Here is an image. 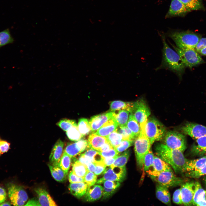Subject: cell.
<instances>
[{
  "label": "cell",
  "instance_id": "cell-1",
  "mask_svg": "<svg viewBox=\"0 0 206 206\" xmlns=\"http://www.w3.org/2000/svg\"><path fill=\"white\" fill-rule=\"evenodd\" d=\"M155 150L158 157L171 167L176 173H185L189 160L185 157L183 152L169 148L163 144H158Z\"/></svg>",
  "mask_w": 206,
  "mask_h": 206
},
{
  "label": "cell",
  "instance_id": "cell-2",
  "mask_svg": "<svg viewBox=\"0 0 206 206\" xmlns=\"http://www.w3.org/2000/svg\"><path fill=\"white\" fill-rule=\"evenodd\" d=\"M161 37L163 44L162 59L161 65L156 69L169 70L175 73L181 79L186 67L178 53L167 43L165 36L162 35Z\"/></svg>",
  "mask_w": 206,
  "mask_h": 206
},
{
  "label": "cell",
  "instance_id": "cell-3",
  "mask_svg": "<svg viewBox=\"0 0 206 206\" xmlns=\"http://www.w3.org/2000/svg\"><path fill=\"white\" fill-rule=\"evenodd\" d=\"M167 35L174 41L177 47L182 49H195L201 38L199 34L189 31L172 30Z\"/></svg>",
  "mask_w": 206,
  "mask_h": 206
},
{
  "label": "cell",
  "instance_id": "cell-4",
  "mask_svg": "<svg viewBox=\"0 0 206 206\" xmlns=\"http://www.w3.org/2000/svg\"><path fill=\"white\" fill-rule=\"evenodd\" d=\"M147 171L154 181L167 188L182 185L184 182L182 179L175 176L172 171L158 172L153 170Z\"/></svg>",
  "mask_w": 206,
  "mask_h": 206
},
{
  "label": "cell",
  "instance_id": "cell-5",
  "mask_svg": "<svg viewBox=\"0 0 206 206\" xmlns=\"http://www.w3.org/2000/svg\"><path fill=\"white\" fill-rule=\"evenodd\" d=\"M145 131L151 144L156 141L162 140L166 133L164 126L153 117H148V118L145 125Z\"/></svg>",
  "mask_w": 206,
  "mask_h": 206
},
{
  "label": "cell",
  "instance_id": "cell-6",
  "mask_svg": "<svg viewBox=\"0 0 206 206\" xmlns=\"http://www.w3.org/2000/svg\"><path fill=\"white\" fill-rule=\"evenodd\" d=\"M151 144L146 134L145 129H141L139 135L134 141V150L136 162L140 168L143 167L144 158L150 149Z\"/></svg>",
  "mask_w": 206,
  "mask_h": 206
},
{
  "label": "cell",
  "instance_id": "cell-7",
  "mask_svg": "<svg viewBox=\"0 0 206 206\" xmlns=\"http://www.w3.org/2000/svg\"><path fill=\"white\" fill-rule=\"evenodd\" d=\"M171 44L179 55L186 67L191 68L204 62L199 53L195 49H180Z\"/></svg>",
  "mask_w": 206,
  "mask_h": 206
},
{
  "label": "cell",
  "instance_id": "cell-8",
  "mask_svg": "<svg viewBox=\"0 0 206 206\" xmlns=\"http://www.w3.org/2000/svg\"><path fill=\"white\" fill-rule=\"evenodd\" d=\"M164 144L171 148L179 150L183 152L186 148L185 136L175 131H169L164 136Z\"/></svg>",
  "mask_w": 206,
  "mask_h": 206
},
{
  "label": "cell",
  "instance_id": "cell-9",
  "mask_svg": "<svg viewBox=\"0 0 206 206\" xmlns=\"http://www.w3.org/2000/svg\"><path fill=\"white\" fill-rule=\"evenodd\" d=\"M8 195L12 204L23 206L28 199L27 194L21 187L13 183L7 185Z\"/></svg>",
  "mask_w": 206,
  "mask_h": 206
},
{
  "label": "cell",
  "instance_id": "cell-10",
  "mask_svg": "<svg viewBox=\"0 0 206 206\" xmlns=\"http://www.w3.org/2000/svg\"><path fill=\"white\" fill-rule=\"evenodd\" d=\"M132 113L140 124L141 129H145L146 123L150 114L149 108L145 101L141 99L134 102Z\"/></svg>",
  "mask_w": 206,
  "mask_h": 206
},
{
  "label": "cell",
  "instance_id": "cell-11",
  "mask_svg": "<svg viewBox=\"0 0 206 206\" xmlns=\"http://www.w3.org/2000/svg\"><path fill=\"white\" fill-rule=\"evenodd\" d=\"M105 169L104 172V175L98 180L96 183L101 184L106 181H116L122 182L126 176V170L125 166L117 167L111 165Z\"/></svg>",
  "mask_w": 206,
  "mask_h": 206
},
{
  "label": "cell",
  "instance_id": "cell-12",
  "mask_svg": "<svg viewBox=\"0 0 206 206\" xmlns=\"http://www.w3.org/2000/svg\"><path fill=\"white\" fill-rule=\"evenodd\" d=\"M183 133L196 139L206 136V126L192 122H188L181 128Z\"/></svg>",
  "mask_w": 206,
  "mask_h": 206
},
{
  "label": "cell",
  "instance_id": "cell-13",
  "mask_svg": "<svg viewBox=\"0 0 206 206\" xmlns=\"http://www.w3.org/2000/svg\"><path fill=\"white\" fill-rule=\"evenodd\" d=\"M191 11L180 0H171L169 10L165 15V18L184 16Z\"/></svg>",
  "mask_w": 206,
  "mask_h": 206
},
{
  "label": "cell",
  "instance_id": "cell-14",
  "mask_svg": "<svg viewBox=\"0 0 206 206\" xmlns=\"http://www.w3.org/2000/svg\"><path fill=\"white\" fill-rule=\"evenodd\" d=\"M195 189V182H188L181 185L180 190L182 201L184 205H193Z\"/></svg>",
  "mask_w": 206,
  "mask_h": 206
},
{
  "label": "cell",
  "instance_id": "cell-15",
  "mask_svg": "<svg viewBox=\"0 0 206 206\" xmlns=\"http://www.w3.org/2000/svg\"><path fill=\"white\" fill-rule=\"evenodd\" d=\"M114 112H111L94 116L89 120L92 131L95 132L104 124L113 117Z\"/></svg>",
  "mask_w": 206,
  "mask_h": 206
},
{
  "label": "cell",
  "instance_id": "cell-16",
  "mask_svg": "<svg viewBox=\"0 0 206 206\" xmlns=\"http://www.w3.org/2000/svg\"><path fill=\"white\" fill-rule=\"evenodd\" d=\"M64 143L60 139L58 140L53 146L49 157L50 164L59 167L63 153Z\"/></svg>",
  "mask_w": 206,
  "mask_h": 206
},
{
  "label": "cell",
  "instance_id": "cell-17",
  "mask_svg": "<svg viewBox=\"0 0 206 206\" xmlns=\"http://www.w3.org/2000/svg\"><path fill=\"white\" fill-rule=\"evenodd\" d=\"M103 187L99 185H94L88 187L85 195V200L92 202L99 199L102 196Z\"/></svg>",
  "mask_w": 206,
  "mask_h": 206
},
{
  "label": "cell",
  "instance_id": "cell-18",
  "mask_svg": "<svg viewBox=\"0 0 206 206\" xmlns=\"http://www.w3.org/2000/svg\"><path fill=\"white\" fill-rule=\"evenodd\" d=\"M34 191L37 195L38 199L41 206H57L48 192L45 189L38 187L35 188Z\"/></svg>",
  "mask_w": 206,
  "mask_h": 206
},
{
  "label": "cell",
  "instance_id": "cell-19",
  "mask_svg": "<svg viewBox=\"0 0 206 206\" xmlns=\"http://www.w3.org/2000/svg\"><path fill=\"white\" fill-rule=\"evenodd\" d=\"M195 189L193 205L206 206V190L203 189L199 182H195Z\"/></svg>",
  "mask_w": 206,
  "mask_h": 206
},
{
  "label": "cell",
  "instance_id": "cell-20",
  "mask_svg": "<svg viewBox=\"0 0 206 206\" xmlns=\"http://www.w3.org/2000/svg\"><path fill=\"white\" fill-rule=\"evenodd\" d=\"M195 140L192 145L191 152L194 156L202 157L206 156V136Z\"/></svg>",
  "mask_w": 206,
  "mask_h": 206
},
{
  "label": "cell",
  "instance_id": "cell-21",
  "mask_svg": "<svg viewBox=\"0 0 206 206\" xmlns=\"http://www.w3.org/2000/svg\"><path fill=\"white\" fill-rule=\"evenodd\" d=\"M118 126L116 120L113 117L104 124L95 133L100 136L106 137L116 130Z\"/></svg>",
  "mask_w": 206,
  "mask_h": 206
},
{
  "label": "cell",
  "instance_id": "cell-22",
  "mask_svg": "<svg viewBox=\"0 0 206 206\" xmlns=\"http://www.w3.org/2000/svg\"><path fill=\"white\" fill-rule=\"evenodd\" d=\"M88 187L85 182L70 183L68 188L72 195L79 199L85 195Z\"/></svg>",
  "mask_w": 206,
  "mask_h": 206
},
{
  "label": "cell",
  "instance_id": "cell-23",
  "mask_svg": "<svg viewBox=\"0 0 206 206\" xmlns=\"http://www.w3.org/2000/svg\"><path fill=\"white\" fill-rule=\"evenodd\" d=\"M88 142L89 148H92L98 151L102 146L108 141L106 137L100 136L93 133L89 136Z\"/></svg>",
  "mask_w": 206,
  "mask_h": 206
},
{
  "label": "cell",
  "instance_id": "cell-24",
  "mask_svg": "<svg viewBox=\"0 0 206 206\" xmlns=\"http://www.w3.org/2000/svg\"><path fill=\"white\" fill-rule=\"evenodd\" d=\"M134 102H126L120 100L112 102L110 104V109L111 112H114L117 110H125L129 113L132 112Z\"/></svg>",
  "mask_w": 206,
  "mask_h": 206
},
{
  "label": "cell",
  "instance_id": "cell-25",
  "mask_svg": "<svg viewBox=\"0 0 206 206\" xmlns=\"http://www.w3.org/2000/svg\"><path fill=\"white\" fill-rule=\"evenodd\" d=\"M156 196L160 201L167 205H171V197L167 188L160 185L156 186Z\"/></svg>",
  "mask_w": 206,
  "mask_h": 206
},
{
  "label": "cell",
  "instance_id": "cell-26",
  "mask_svg": "<svg viewBox=\"0 0 206 206\" xmlns=\"http://www.w3.org/2000/svg\"><path fill=\"white\" fill-rule=\"evenodd\" d=\"M206 164V156L201 158L191 160H188L186 169V172L197 170Z\"/></svg>",
  "mask_w": 206,
  "mask_h": 206
},
{
  "label": "cell",
  "instance_id": "cell-27",
  "mask_svg": "<svg viewBox=\"0 0 206 206\" xmlns=\"http://www.w3.org/2000/svg\"><path fill=\"white\" fill-rule=\"evenodd\" d=\"M48 166L52 177L56 181L63 182L66 181L68 173L58 167L51 164H48Z\"/></svg>",
  "mask_w": 206,
  "mask_h": 206
},
{
  "label": "cell",
  "instance_id": "cell-28",
  "mask_svg": "<svg viewBox=\"0 0 206 206\" xmlns=\"http://www.w3.org/2000/svg\"><path fill=\"white\" fill-rule=\"evenodd\" d=\"M152 166L153 170L157 172L172 171L169 165L159 157L156 156H154Z\"/></svg>",
  "mask_w": 206,
  "mask_h": 206
},
{
  "label": "cell",
  "instance_id": "cell-29",
  "mask_svg": "<svg viewBox=\"0 0 206 206\" xmlns=\"http://www.w3.org/2000/svg\"><path fill=\"white\" fill-rule=\"evenodd\" d=\"M129 112L125 110H120L116 113L114 112L113 117L116 120L118 126H126L129 118Z\"/></svg>",
  "mask_w": 206,
  "mask_h": 206
},
{
  "label": "cell",
  "instance_id": "cell-30",
  "mask_svg": "<svg viewBox=\"0 0 206 206\" xmlns=\"http://www.w3.org/2000/svg\"><path fill=\"white\" fill-rule=\"evenodd\" d=\"M126 126L136 137L139 135L141 131L140 125L132 113L129 116Z\"/></svg>",
  "mask_w": 206,
  "mask_h": 206
},
{
  "label": "cell",
  "instance_id": "cell-31",
  "mask_svg": "<svg viewBox=\"0 0 206 206\" xmlns=\"http://www.w3.org/2000/svg\"><path fill=\"white\" fill-rule=\"evenodd\" d=\"M72 171L78 176L84 178L89 171L86 166L78 160L73 165Z\"/></svg>",
  "mask_w": 206,
  "mask_h": 206
},
{
  "label": "cell",
  "instance_id": "cell-32",
  "mask_svg": "<svg viewBox=\"0 0 206 206\" xmlns=\"http://www.w3.org/2000/svg\"><path fill=\"white\" fill-rule=\"evenodd\" d=\"M78 127L83 136L89 134L92 131L89 122L85 118H81L79 120Z\"/></svg>",
  "mask_w": 206,
  "mask_h": 206
},
{
  "label": "cell",
  "instance_id": "cell-33",
  "mask_svg": "<svg viewBox=\"0 0 206 206\" xmlns=\"http://www.w3.org/2000/svg\"><path fill=\"white\" fill-rule=\"evenodd\" d=\"M64 151L71 158L75 157L82 152L77 142L68 143Z\"/></svg>",
  "mask_w": 206,
  "mask_h": 206
},
{
  "label": "cell",
  "instance_id": "cell-34",
  "mask_svg": "<svg viewBox=\"0 0 206 206\" xmlns=\"http://www.w3.org/2000/svg\"><path fill=\"white\" fill-rule=\"evenodd\" d=\"M106 137L107 141L114 148L118 145L122 140V135L116 130L112 132Z\"/></svg>",
  "mask_w": 206,
  "mask_h": 206
},
{
  "label": "cell",
  "instance_id": "cell-35",
  "mask_svg": "<svg viewBox=\"0 0 206 206\" xmlns=\"http://www.w3.org/2000/svg\"><path fill=\"white\" fill-rule=\"evenodd\" d=\"M71 157L63 151L59 165V167L68 174L71 164Z\"/></svg>",
  "mask_w": 206,
  "mask_h": 206
},
{
  "label": "cell",
  "instance_id": "cell-36",
  "mask_svg": "<svg viewBox=\"0 0 206 206\" xmlns=\"http://www.w3.org/2000/svg\"><path fill=\"white\" fill-rule=\"evenodd\" d=\"M130 155L129 151L128 150H126L120 155L118 156L114 163L111 165L120 167L125 166Z\"/></svg>",
  "mask_w": 206,
  "mask_h": 206
},
{
  "label": "cell",
  "instance_id": "cell-37",
  "mask_svg": "<svg viewBox=\"0 0 206 206\" xmlns=\"http://www.w3.org/2000/svg\"><path fill=\"white\" fill-rule=\"evenodd\" d=\"M116 130L122 135V140H135L137 137L126 126H118Z\"/></svg>",
  "mask_w": 206,
  "mask_h": 206
},
{
  "label": "cell",
  "instance_id": "cell-38",
  "mask_svg": "<svg viewBox=\"0 0 206 206\" xmlns=\"http://www.w3.org/2000/svg\"><path fill=\"white\" fill-rule=\"evenodd\" d=\"M66 134L68 138L73 141H77L83 136L79 131L77 125L72 127L66 131Z\"/></svg>",
  "mask_w": 206,
  "mask_h": 206
},
{
  "label": "cell",
  "instance_id": "cell-39",
  "mask_svg": "<svg viewBox=\"0 0 206 206\" xmlns=\"http://www.w3.org/2000/svg\"><path fill=\"white\" fill-rule=\"evenodd\" d=\"M190 10H198L203 9L201 0H180Z\"/></svg>",
  "mask_w": 206,
  "mask_h": 206
},
{
  "label": "cell",
  "instance_id": "cell-40",
  "mask_svg": "<svg viewBox=\"0 0 206 206\" xmlns=\"http://www.w3.org/2000/svg\"><path fill=\"white\" fill-rule=\"evenodd\" d=\"M57 125L65 131H67L73 126L77 125L74 120L64 118L60 120Z\"/></svg>",
  "mask_w": 206,
  "mask_h": 206
},
{
  "label": "cell",
  "instance_id": "cell-41",
  "mask_svg": "<svg viewBox=\"0 0 206 206\" xmlns=\"http://www.w3.org/2000/svg\"><path fill=\"white\" fill-rule=\"evenodd\" d=\"M13 39L8 29L0 32V47L12 43Z\"/></svg>",
  "mask_w": 206,
  "mask_h": 206
},
{
  "label": "cell",
  "instance_id": "cell-42",
  "mask_svg": "<svg viewBox=\"0 0 206 206\" xmlns=\"http://www.w3.org/2000/svg\"><path fill=\"white\" fill-rule=\"evenodd\" d=\"M154 156L152 151L150 149L144 157L143 161V167L145 171L148 170L152 166Z\"/></svg>",
  "mask_w": 206,
  "mask_h": 206
},
{
  "label": "cell",
  "instance_id": "cell-43",
  "mask_svg": "<svg viewBox=\"0 0 206 206\" xmlns=\"http://www.w3.org/2000/svg\"><path fill=\"white\" fill-rule=\"evenodd\" d=\"M186 177L194 178H198L206 175V164L200 169L195 171L185 173Z\"/></svg>",
  "mask_w": 206,
  "mask_h": 206
},
{
  "label": "cell",
  "instance_id": "cell-44",
  "mask_svg": "<svg viewBox=\"0 0 206 206\" xmlns=\"http://www.w3.org/2000/svg\"><path fill=\"white\" fill-rule=\"evenodd\" d=\"M134 140H122L118 145L114 148L119 153L125 151L134 143Z\"/></svg>",
  "mask_w": 206,
  "mask_h": 206
},
{
  "label": "cell",
  "instance_id": "cell-45",
  "mask_svg": "<svg viewBox=\"0 0 206 206\" xmlns=\"http://www.w3.org/2000/svg\"><path fill=\"white\" fill-rule=\"evenodd\" d=\"M97 176L93 172L89 171L85 176L84 182L90 186L95 184L97 181Z\"/></svg>",
  "mask_w": 206,
  "mask_h": 206
},
{
  "label": "cell",
  "instance_id": "cell-46",
  "mask_svg": "<svg viewBox=\"0 0 206 206\" xmlns=\"http://www.w3.org/2000/svg\"><path fill=\"white\" fill-rule=\"evenodd\" d=\"M103 183L104 187L109 189L116 190L120 185V182L116 181H106Z\"/></svg>",
  "mask_w": 206,
  "mask_h": 206
},
{
  "label": "cell",
  "instance_id": "cell-47",
  "mask_svg": "<svg viewBox=\"0 0 206 206\" xmlns=\"http://www.w3.org/2000/svg\"><path fill=\"white\" fill-rule=\"evenodd\" d=\"M96 165V169L94 173L96 175H99L103 173L105 170L106 166L103 161L94 163Z\"/></svg>",
  "mask_w": 206,
  "mask_h": 206
},
{
  "label": "cell",
  "instance_id": "cell-48",
  "mask_svg": "<svg viewBox=\"0 0 206 206\" xmlns=\"http://www.w3.org/2000/svg\"><path fill=\"white\" fill-rule=\"evenodd\" d=\"M68 179L71 183L84 182V178L78 176L72 171H70L69 173Z\"/></svg>",
  "mask_w": 206,
  "mask_h": 206
},
{
  "label": "cell",
  "instance_id": "cell-49",
  "mask_svg": "<svg viewBox=\"0 0 206 206\" xmlns=\"http://www.w3.org/2000/svg\"><path fill=\"white\" fill-rule=\"evenodd\" d=\"M100 152L103 158L113 157L118 155V154L114 148L106 151Z\"/></svg>",
  "mask_w": 206,
  "mask_h": 206
},
{
  "label": "cell",
  "instance_id": "cell-50",
  "mask_svg": "<svg viewBox=\"0 0 206 206\" xmlns=\"http://www.w3.org/2000/svg\"><path fill=\"white\" fill-rule=\"evenodd\" d=\"M173 202L177 204H183L180 189L176 190L173 194Z\"/></svg>",
  "mask_w": 206,
  "mask_h": 206
},
{
  "label": "cell",
  "instance_id": "cell-51",
  "mask_svg": "<svg viewBox=\"0 0 206 206\" xmlns=\"http://www.w3.org/2000/svg\"><path fill=\"white\" fill-rule=\"evenodd\" d=\"M10 143L0 139V151L1 154L7 152L10 148Z\"/></svg>",
  "mask_w": 206,
  "mask_h": 206
},
{
  "label": "cell",
  "instance_id": "cell-52",
  "mask_svg": "<svg viewBox=\"0 0 206 206\" xmlns=\"http://www.w3.org/2000/svg\"><path fill=\"white\" fill-rule=\"evenodd\" d=\"M78 160L86 166L91 162L93 163L92 159L85 156L84 154H81Z\"/></svg>",
  "mask_w": 206,
  "mask_h": 206
},
{
  "label": "cell",
  "instance_id": "cell-53",
  "mask_svg": "<svg viewBox=\"0 0 206 206\" xmlns=\"http://www.w3.org/2000/svg\"><path fill=\"white\" fill-rule=\"evenodd\" d=\"M206 47V38H201L195 49L198 52L202 48Z\"/></svg>",
  "mask_w": 206,
  "mask_h": 206
},
{
  "label": "cell",
  "instance_id": "cell-54",
  "mask_svg": "<svg viewBox=\"0 0 206 206\" xmlns=\"http://www.w3.org/2000/svg\"><path fill=\"white\" fill-rule=\"evenodd\" d=\"M116 189H109L103 187L102 196L104 199H106L111 196L115 191Z\"/></svg>",
  "mask_w": 206,
  "mask_h": 206
},
{
  "label": "cell",
  "instance_id": "cell-55",
  "mask_svg": "<svg viewBox=\"0 0 206 206\" xmlns=\"http://www.w3.org/2000/svg\"><path fill=\"white\" fill-rule=\"evenodd\" d=\"M98 152L99 151L90 148H88L84 154L85 156L92 159L93 163V158Z\"/></svg>",
  "mask_w": 206,
  "mask_h": 206
},
{
  "label": "cell",
  "instance_id": "cell-56",
  "mask_svg": "<svg viewBox=\"0 0 206 206\" xmlns=\"http://www.w3.org/2000/svg\"><path fill=\"white\" fill-rule=\"evenodd\" d=\"M118 156L113 157L103 158V162L106 167L110 166L114 163Z\"/></svg>",
  "mask_w": 206,
  "mask_h": 206
},
{
  "label": "cell",
  "instance_id": "cell-57",
  "mask_svg": "<svg viewBox=\"0 0 206 206\" xmlns=\"http://www.w3.org/2000/svg\"><path fill=\"white\" fill-rule=\"evenodd\" d=\"M7 198V193L5 190L0 187V204L5 201Z\"/></svg>",
  "mask_w": 206,
  "mask_h": 206
},
{
  "label": "cell",
  "instance_id": "cell-58",
  "mask_svg": "<svg viewBox=\"0 0 206 206\" xmlns=\"http://www.w3.org/2000/svg\"><path fill=\"white\" fill-rule=\"evenodd\" d=\"M25 206H41L38 199L34 198L29 199Z\"/></svg>",
  "mask_w": 206,
  "mask_h": 206
},
{
  "label": "cell",
  "instance_id": "cell-59",
  "mask_svg": "<svg viewBox=\"0 0 206 206\" xmlns=\"http://www.w3.org/2000/svg\"><path fill=\"white\" fill-rule=\"evenodd\" d=\"M113 148L114 147L108 141L102 146L98 151L100 152L105 151Z\"/></svg>",
  "mask_w": 206,
  "mask_h": 206
},
{
  "label": "cell",
  "instance_id": "cell-60",
  "mask_svg": "<svg viewBox=\"0 0 206 206\" xmlns=\"http://www.w3.org/2000/svg\"><path fill=\"white\" fill-rule=\"evenodd\" d=\"M87 168L89 171L94 173L96 169V165L95 164L91 162L87 165Z\"/></svg>",
  "mask_w": 206,
  "mask_h": 206
},
{
  "label": "cell",
  "instance_id": "cell-61",
  "mask_svg": "<svg viewBox=\"0 0 206 206\" xmlns=\"http://www.w3.org/2000/svg\"><path fill=\"white\" fill-rule=\"evenodd\" d=\"M198 53L202 55L206 56V47L201 49Z\"/></svg>",
  "mask_w": 206,
  "mask_h": 206
},
{
  "label": "cell",
  "instance_id": "cell-62",
  "mask_svg": "<svg viewBox=\"0 0 206 206\" xmlns=\"http://www.w3.org/2000/svg\"><path fill=\"white\" fill-rule=\"evenodd\" d=\"M11 203H10L9 202L4 201L3 203L0 204V206H11Z\"/></svg>",
  "mask_w": 206,
  "mask_h": 206
},
{
  "label": "cell",
  "instance_id": "cell-63",
  "mask_svg": "<svg viewBox=\"0 0 206 206\" xmlns=\"http://www.w3.org/2000/svg\"><path fill=\"white\" fill-rule=\"evenodd\" d=\"M204 177L203 178V181L204 182V183L205 184V186L206 187V175L204 176Z\"/></svg>",
  "mask_w": 206,
  "mask_h": 206
},
{
  "label": "cell",
  "instance_id": "cell-64",
  "mask_svg": "<svg viewBox=\"0 0 206 206\" xmlns=\"http://www.w3.org/2000/svg\"><path fill=\"white\" fill-rule=\"evenodd\" d=\"M1 151H0V155H1Z\"/></svg>",
  "mask_w": 206,
  "mask_h": 206
}]
</instances>
